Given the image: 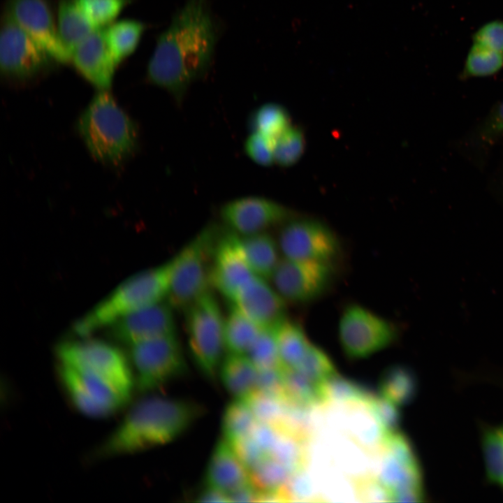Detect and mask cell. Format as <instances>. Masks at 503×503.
I'll use <instances>...</instances> for the list:
<instances>
[{"mask_svg": "<svg viewBox=\"0 0 503 503\" xmlns=\"http://www.w3.org/2000/svg\"><path fill=\"white\" fill-rule=\"evenodd\" d=\"M217 29L207 0H188L159 36L147 68L152 83L181 105L190 85L210 67Z\"/></svg>", "mask_w": 503, "mask_h": 503, "instance_id": "obj_1", "label": "cell"}, {"mask_svg": "<svg viewBox=\"0 0 503 503\" xmlns=\"http://www.w3.org/2000/svg\"><path fill=\"white\" fill-rule=\"evenodd\" d=\"M203 414L201 406L185 399L149 396L135 404L94 452L95 458L139 453L178 438Z\"/></svg>", "mask_w": 503, "mask_h": 503, "instance_id": "obj_2", "label": "cell"}, {"mask_svg": "<svg viewBox=\"0 0 503 503\" xmlns=\"http://www.w3.org/2000/svg\"><path fill=\"white\" fill-rule=\"evenodd\" d=\"M171 259L137 273L119 284L73 326L80 338L110 326L119 319L164 300L170 279Z\"/></svg>", "mask_w": 503, "mask_h": 503, "instance_id": "obj_3", "label": "cell"}, {"mask_svg": "<svg viewBox=\"0 0 503 503\" xmlns=\"http://www.w3.org/2000/svg\"><path fill=\"white\" fill-rule=\"evenodd\" d=\"M78 130L92 155L105 163H122L137 144L135 124L105 90L99 92L82 113Z\"/></svg>", "mask_w": 503, "mask_h": 503, "instance_id": "obj_4", "label": "cell"}, {"mask_svg": "<svg viewBox=\"0 0 503 503\" xmlns=\"http://www.w3.org/2000/svg\"><path fill=\"white\" fill-rule=\"evenodd\" d=\"M222 230L207 225L173 258L167 301L174 309L185 311L210 291L214 249Z\"/></svg>", "mask_w": 503, "mask_h": 503, "instance_id": "obj_5", "label": "cell"}, {"mask_svg": "<svg viewBox=\"0 0 503 503\" xmlns=\"http://www.w3.org/2000/svg\"><path fill=\"white\" fill-rule=\"evenodd\" d=\"M377 452L379 461L373 475L388 492L391 502H423L422 469L408 438L399 431L386 433Z\"/></svg>", "mask_w": 503, "mask_h": 503, "instance_id": "obj_6", "label": "cell"}, {"mask_svg": "<svg viewBox=\"0 0 503 503\" xmlns=\"http://www.w3.org/2000/svg\"><path fill=\"white\" fill-rule=\"evenodd\" d=\"M184 312L191 358L202 374L215 380L226 351L224 318L217 300L209 291Z\"/></svg>", "mask_w": 503, "mask_h": 503, "instance_id": "obj_7", "label": "cell"}, {"mask_svg": "<svg viewBox=\"0 0 503 503\" xmlns=\"http://www.w3.org/2000/svg\"><path fill=\"white\" fill-rule=\"evenodd\" d=\"M59 363L89 373L131 395L134 377L129 356L112 344L83 337L61 342L56 348Z\"/></svg>", "mask_w": 503, "mask_h": 503, "instance_id": "obj_8", "label": "cell"}, {"mask_svg": "<svg viewBox=\"0 0 503 503\" xmlns=\"http://www.w3.org/2000/svg\"><path fill=\"white\" fill-rule=\"evenodd\" d=\"M129 347L135 388L141 393L162 388L187 369L176 334L142 341Z\"/></svg>", "mask_w": 503, "mask_h": 503, "instance_id": "obj_9", "label": "cell"}, {"mask_svg": "<svg viewBox=\"0 0 503 503\" xmlns=\"http://www.w3.org/2000/svg\"><path fill=\"white\" fill-rule=\"evenodd\" d=\"M342 349L351 359L367 358L392 344L398 329L391 321L358 304L347 305L338 325Z\"/></svg>", "mask_w": 503, "mask_h": 503, "instance_id": "obj_10", "label": "cell"}, {"mask_svg": "<svg viewBox=\"0 0 503 503\" xmlns=\"http://www.w3.org/2000/svg\"><path fill=\"white\" fill-rule=\"evenodd\" d=\"M57 374L73 406L92 418H105L117 413L129 402V395L89 373L59 363Z\"/></svg>", "mask_w": 503, "mask_h": 503, "instance_id": "obj_11", "label": "cell"}, {"mask_svg": "<svg viewBox=\"0 0 503 503\" xmlns=\"http://www.w3.org/2000/svg\"><path fill=\"white\" fill-rule=\"evenodd\" d=\"M0 34V68L6 78L17 81L31 80L47 71L56 61L6 12L2 16Z\"/></svg>", "mask_w": 503, "mask_h": 503, "instance_id": "obj_12", "label": "cell"}, {"mask_svg": "<svg viewBox=\"0 0 503 503\" xmlns=\"http://www.w3.org/2000/svg\"><path fill=\"white\" fill-rule=\"evenodd\" d=\"M277 242L285 258L335 266L341 253L335 233L315 219L294 217L281 226Z\"/></svg>", "mask_w": 503, "mask_h": 503, "instance_id": "obj_13", "label": "cell"}, {"mask_svg": "<svg viewBox=\"0 0 503 503\" xmlns=\"http://www.w3.org/2000/svg\"><path fill=\"white\" fill-rule=\"evenodd\" d=\"M335 266L312 261L280 259L270 279L285 301L307 303L318 299L333 283Z\"/></svg>", "mask_w": 503, "mask_h": 503, "instance_id": "obj_14", "label": "cell"}, {"mask_svg": "<svg viewBox=\"0 0 503 503\" xmlns=\"http://www.w3.org/2000/svg\"><path fill=\"white\" fill-rule=\"evenodd\" d=\"M219 215L227 228L240 235L265 232L296 217L291 209L260 196L230 201L221 207Z\"/></svg>", "mask_w": 503, "mask_h": 503, "instance_id": "obj_15", "label": "cell"}, {"mask_svg": "<svg viewBox=\"0 0 503 503\" xmlns=\"http://www.w3.org/2000/svg\"><path fill=\"white\" fill-rule=\"evenodd\" d=\"M6 12L57 61H71V54L58 34L46 0H7Z\"/></svg>", "mask_w": 503, "mask_h": 503, "instance_id": "obj_16", "label": "cell"}, {"mask_svg": "<svg viewBox=\"0 0 503 503\" xmlns=\"http://www.w3.org/2000/svg\"><path fill=\"white\" fill-rule=\"evenodd\" d=\"M228 229L221 231L214 249L210 284L232 302L240 289L255 275L243 254L239 235Z\"/></svg>", "mask_w": 503, "mask_h": 503, "instance_id": "obj_17", "label": "cell"}, {"mask_svg": "<svg viewBox=\"0 0 503 503\" xmlns=\"http://www.w3.org/2000/svg\"><path fill=\"white\" fill-rule=\"evenodd\" d=\"M174 308L168 301L131 312L117 320L109 328L115 341L129 347L133 344L176 334Z\"/></svg>", "mask_w": 503, "mask_h": 503, "instance_id": "obj_18", "label": "cell"}, {"mask_svg": "<svg viewBox=\"0 0 503 503\" xmlns=\"http://www.w3.org/2000/svg\"><path fill=\"white\" fill-rule=\"evenodd\" d=\"M261 328L275 329L286 318L284 299L266 282L254 275L231 302Z\"/></svg>", "mask_w": 503, "mask_h": 503, "instance_id": "obj_19", "label": "cell"}, {"mask_svg": "<svg viewBox=\"0 0 503 503\" xmlns=\"http://www.w3.org/2000/svg\"><path fill=\"white\" fill-rule=\"evenodd\" d=\"M71 61L90 83L101 90L108 89L117 64L108 45L105 29L99 28L84 39L72 52Z\"/></svg>", "mask_w": 503, "mask_h": 503, "instance_id": "obj_20", "label": "cell"}, {"mask_svg": "<svg viewBox=\"0 0 503 503\" xmlns=\"http://www.w3.org/2000/svg\"><path fill=\"white\" fill-rule=\"evenodd\" d=\"M251 474L234 446L223 437L214 447L204 474V485L228 495L252 483Z\"/></svg>", "mask_w": 503, "mask_h": 503, "instance_id": "obj_21", "label": "cell"}, {"mask_svg": "<svg viewBox=\"0 0 503 503\" xmlns=\"http://www.w3.org/2000/svg\"><path fill=\"white\" fill-rule=\"evenodd\" d=\"M258 369L246 355L226 353L219 378L234 399L245 400L257 388Z\"/></svg>", "mask_w": 503, "mask_h": 503, "instance_id": "obj_22", "label": "cell"}, {"mask_svg": "<svg viewBox=\"0 0 503 503\" xmlns=\"http://www.w3.org/2000/svg\"><path fill=\"white\" fill-rule=\"evenodd\" d=\"M238 235L240 247L252 272L263 279H270L280 261L277 241L266 231Z\"/></svg>", "mask_w": 503, "mask_h": 503, "instance_id": "obj_23", "label": "cell"}, {"mask_svg": "<svg viewBox=\"0 0 503 503\" xmlns=\"http://www.w3.org/2000/svg\"><path fill=\"white\" fill-rule=\"evenodd\" d=\"M57 27L61 42L71 55L84 39L99 29L88 18L76 0L59 1Z\"/></svg>", "mask_w": 503, "mask_h": 503, "instance_id": "obj_24", "label": "cell"}, {"mask_svg": "<svg viewBox=\"0 0 503 503\" xmlns=\"http://www.w3.org/2000/svg\"><path fill=\"white\" fill-rule=\"evenodd\" d=\"M282 368L295 369L301 362L311 342L295 321L284 319L275 329Z\"/></svg>", "mask_w": 503, "mask_h": 503, "instance_id": "obj_25", "label": "cell"}, {"mask_svg": "<svg viewBox=\"0 0 503 503\" xmlns=\"http://www.w3.org/2000/svg\"><path fill=\"white\" fill-rule=\"evenodd\" d=\"M261 328L231 304L224 318V342L226 353L247 355Z\"/></svg>", "mask_w": 503, "mask_h": 503, "instance_id": "obj_26", "label": "cell"}, {"mask_svg": "<svg viewBox=\"0 0 503 503\" xmlns=\"http://www.w3.org/2000/svg\"><path fill=\"white\" fill-rule=\"evenodd\" d=\"M417 391L418 382L414 372L404 365H391L381 377L380 396L399 407L411 402Z\"/></svg>", "mask_w": 503, "mask_h": 503, "instance_id": "obj_27", "label": "cell"}, {"mask_svg": "<svg viewBox=\"0 0 503 503\" xmlns=\"http://www.w3.org/2000/svg\"><path fill=\"white\" fill-rule=\"evenodd\" d=\"M145 30V25L134 20L112 22L105 29V38L118 65L136 49Z\"/></svg>", "mask_w": 503, "mask_h": 503, "instance_id": "obj_28", "label": "cell"}, {"mask_svg": "<svg viewBox=\"0 0 503 503\" xmlns=\"http://www.w3.org/2000/svg\"><path fill=\"white\" fill-rule=\"evenodd\" d=\"M258 421L245 400L234 399L226 407L222 419L223 438L234 445L253 431Z\"/></svg>", "mask_w": 503, "mask_h": 503, "instance_id": "obj_29", "label": "cell"}, {"mask_svg": "<svg viewBox=\"0 0 503 503\" xmlns=\"http://www.w3.org/2000/svg\"><path fill=\"white\" fill-rule=\"evenodd\" d=\"M481 441L487 480L503 487V424L486 428Z\"/></svg>", "mask_w": 503, "mask_h": 503, "instance_id": "obj_30", "label": "cell"}, {"mask_svg": "<svg viewBox=\"0 0 503 503\" xmlns=\"http://www.w3.org/2000/svg\"><path fill=\"white\" fill-rule=\"evenodd\" d=\"M290 117L284 107L267 103L257 108L249 117L252 132H258L275 141L289 127Z\"/></svg>", "mask_w": 503, "mask_h": 503, "instance_id": "obj_31", "label": "cell"}, {"mask_svg": "<svg viewBox=\"0 0 503 503\" xmlns=\"http://www.w3.org/2000/svg\"><path fill=\"white\" fill-rule=\"evenodd\" d=\"M503 68V53L473 42L467 54L461 78H484L493 75Z\"/></svg>", "mask_w": 503, "mask_h": 503, "instance_id": "obj_32", "label": "cell"}, {"mask_svg": "<svg viewBox=\"0 0 503 503\" xmlns=\"http://www.w3.org/2000/svg\"><path fill=\"white\" fill-rule=\"evenodd\" d=\"M503 138V100L494 105L468 138L469 146L486 153Z\"/></svg>", "mask_w": 503, "mask_h": 503, "instance_id": "obj_33", "label": "cell"}, {"mask_svg": "<svg viewBox=\"0 0 503 503\" xmlns=\"http://www.w3.org/2000/svg\"><path fill=\"white\" fill-rule=\"evenodd\" d=\"M305 138L301 129L291 125L275 140V163L282 167L296 163L303 154Z\"/></svg>", "mask_w": 503, "mask_h": 503, "instance_id": "obj_34", "label": "cell"}, {"mask_svg": "<svg viewBox=\"0 0 503 503\" xmlns=\"http://www.w3.org/2000/svg\"><path fill=\"white\" fill-rule=\"evenodd\" d=\"M292 370L323 385L337 374L330 358L312 343L300 364Z\"/></svg>", "mask_w": 503, "mask_h": 503, "instance_id": "obj_35", "label": "cell"}, {"mask_svg": "<svg viewBox=\"0 0 503 503\" xmlns=\"http://www.w3.org/2000/svg\"><path fill=\"white\" fill-rule=\"evenodd\" d=\"M246 356L258 370L282 368L275 329L261 328Z\"/></svg>", "mask_w": 503, "mask_h": 503, "instance_id": "obj_36", "label": "cell"}, {"mask_svg": "<svg viewBox=\"0 0 503 503\" xmlns=\"http://www.w3.org/2000/svg\"><path fill=\"white\" fill-rule=\"evenodd\" d=\"M324 388L326 404L330 402L365 404L372 396L360 386L340 377L337 374L325 384Z\"/></svg>", "mask_w": 503, "mask_h": 503, "instance_id": "obj_37", "label": "cell"}, {"mask_svg": "<svg viewBox=\"0 0 503 503\" xmlns=\"http://www.w3.org/2000/svg\"><path fill=\"white\" fill-rule=\"evenodd\" d=\"M88 18L98 28L113 22L131 0H76Z\"/></svg>", "mask_w": 503, "mask_h": 503, "instance_id": "obj_38", "label": "cell"}, {"mask_svg": "<svg viewBox=\"0 0 503 503\" xmlns=\"http://www.w3.org/2000/svg\"><path fill=\"white\" fill-rule=\"evenodd\" d=\"M365 405L384 434L398 431L401 419L398 406L380 395H372Z\"/></svg>", "mask_w": 503, "mask_h": 503, "instance_id": "obj_39", "label": "cell"}, {"mask_svg": "<svg viewBox=\"0 0 503 503\" xmlns=\"http://www.w3.org/2000/svg\"><path fill=\"white\" fill-rule=\"evenodd\" d=\"M275 141L258 132H252L245 143L247 155L256 163L270 166L275 163Z\"/></svg>", "mask_w": 503, "mask_h": 503, "instance_id": "obj_40", "label": "cell"}, {"mask_svg": "<svg viewBox=\"0 0 503 503\" xmlns=\"http://www.w3.org/2000/svg\"><path fill=\"white\" fill-rule=\"evenodd\" d=\"M473 42L503 53V20L486 22L474 34Z\"/></svg>", "mask_w": 503, "mask_h": 503, "instance_id": "obj_41", "label": "cell"}, {"mask_svg": "<svg viewBox=\"0 0 503 503\" xmlns=\"http://www.w3.org/2000/svg\"><path fill=\"white\" fill-rule=\"evenodd\" d=\"M200 502H230L228 495L214 488L204 485L196 495Z\"/></svg>", "mask_w": 503, "mask_h": 503, "instance_id": "obj_42", "label": "cell"}]
</instances>
